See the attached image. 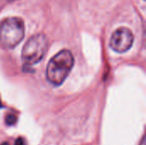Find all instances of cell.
Masks as SVG:
<instances>
[{
  "label": "cell",
  "instance_id": "cell-5",
  "mask_svg": "<svg viewBox=\"0 0 146 145\" xmlns=\"http://www.w3.org/2000/svg\"><path fill=\"white\" fill-rule=\"evenodd\" d=\"M16 121H17V118L14 115H7V117L5 119V122L8 126H13L16 122Z\"/></svg>",
  "mask_w": 146,
  "mask_h": 145
},
{
  "label": "cell",
  "instance_id": "cell-9",
  "mask_svg": "<svg viewBox=\"0 0 146 145\" xmlns=\"http://www.w3.org/2000/svg\"><path fill=\"white\" fill-rule=\"evenodd\" d=\"M0 145H9V144H8L7 143H3V144H1Z\"/></svg>",
  "mask_w": 146,
  "mask_h": 145
},
{
  "label": "cell",
  "instance_id": "cell-6",
  "mask_svg": "<svg viewBox=\"0 0 146 145\" xmlns=\"http://www.w3.org/2000/svg\"><path fill=\"white\" fill-rule=\"evenodd\" d=\"M15 145H27L25 143V140L22 138H18L15 142Z\"/></svg>",
  "mask_w": 146,
  "mask_h": 145
},
{
  "label": "cell",
  "instance_id": "cell-8",
  "mask_svg": "<svg viewBox=\"0 0 146 145\" xmlns=\"http://www.w3.org/2000/svg\"><path fill=\"white\" fill-rule=\"evenodd\" d=\"M3 108V104H2V103H1V100H0V109H2Z\"/></svg>",
  "mask_w": 146,
  "mask_h": 145
},
{
  "label": "cell",
  "instance_id": "cell-7",
  "mask_svg": "<svg viewBox=\"0 0 146 145\" xmlns=\"http://www.w3.org/2000/svg\"><path fill=\"white\" fill-rule=\"evenodd\" d=\"M140 145H145V138L142 139V143H141V144Z\"/></svg>",
  "mask_w": 146,
  "mask_h": 145
},
{
  "label": "cell",
  "instance_id": "cell-4",
  "mask_svg": "<svg viewBox=\"0 0 146 145\" xmlns=\"http://www.w3.org/2000/svg\"><path fill=\"white\" fill-rule=\"evenodd\" d=\"M134 40L132 31L127 27L116 29L111 36L110 45L116 52L123 53L127 51L133 45Z\"/></svg>",
  "mask_w": 146,
  "mask_h": 145
},
{
  "label": "cell",
  "instance_id": "cell-3",
  "mask_svg": "<svg viewBox=\"0 0 146 145\" xmlns=\"http://www.w3.org/2000/svg\"><path fill=\"white\" fill-rule=\"evenodd\" d=\"M49 41L44 34L38 33L32 36L25 44L21 52V58L27 66L39 62L47 52Z\"/></svg>",
  "mask_w": 146,
  "mask_h": 145
},
{
  "label": "cell",
  "instance_id": "cell-10",
  "mask_svg": "<svg viewBox=\"0 0 146 145\" xmlns=\"http://www.w3.org/2000/svg\"><path fill=\"white\" fill-rule=\"evenodd\" d=\"M9 1H13V0H9Z\"/></svg>",
  "mask_w": 146,
  "mask_h": 145
},
{
  "label": "cell",
  "instance_id": "cell-2",
  "mask_svg": "<svg viewBox=\"0 0 146 145\" xmlns=\"http://www.w3.org/2000/svg\"><path fill=\"white\" fill-rule=\"evenodd\" d=\"M25 35L23 21L19 17H8L0 23V44L6 49L18 45Z\"/></svg>",
  "mask_w": 146,
  "mask_h": 145
},
{
  "label": "cell",
  "instance_id": "cell-1",
  "mask_svg": "<svg viewBox=\"0 0 146 145\" xmlns=\"http://www.w3.org/2000/svg\"><path fill=\"white\" fill-rule=\"evenodd\" d=\"M74 64L73 54L68 50H62L56 54L49 62L46 68L48 81L57 86L62 85L68 76Z\"/></svg>",
  "mask_w": 146,
  "mask_h": 145
}]
</instances>
